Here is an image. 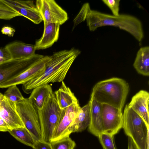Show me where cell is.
<instances>
[{"instance_id":"1","label":"cell","mask_w":149,"mask_h":149,"mask_svg":"<svg viewBox=\"0 0 149 149\" xmlns=\"http://www.w3.org/2000/svg\"><path fill=\"white\" fill-rule=\"evenodd\" d=\"M80 53L79 50L73 48L55 52L51 56V60L47 64L44 72L39 76L23 84V90L28 94L37 86L62 82Z\"/></svg>"},{"instance_id":"2","label":"cell","mask_w":149,"mask_h":149,"mask_svg":"<svg viewBox=\"0 0 149 149\" xmlns=\"http://www.w3.org/2000/svg\"><path fill=\"white\" fill-rule=\"evenodd\" d=\"M86 20L91 31H94L100 27L111 26L126 31L139 42L144 37L142 22L138 18L131 15L120 14L115 16L91 9Z\"/></svg>"},{"instance_id":"3","label":"cell","mask_w":149,"mask_h":149,"mask_svg":"<svg viewBox=\"0 0 149 149\" xmlns=\"http://www.w3.org/2000/svg\"><path fill=\"white\" fill-rule=\"evenodd\" d=\"M128 84L124 79L113 77L100 81L93 87L91 98L122 110L128 93Z\"/></svg>"},{"instance_id":"4","label":"cell","mask_w":149,"mask_h":149,"mask_svg":"<svg viewBox=\"0 0 149 149\" xmlns=\"http://www.w3.org/2000/svg\"><path fill=\"white\" fill-rule=\"evenodd\" d=\"M123 121L125 133L138 149H149V125L128 104L124 109Z\"/></svg>"},{"instance_id":"5","label":"cell","mask_w":149,"mask_h":149,"mask_svg":"<svg viewBox=\"0 0 149 149\" xmlns=\"http://www.w3.org/2000/svg\"><path fill=\"white\" fill-rule=\"evenodd\" d=\"M38 111L42 134V140L50 143L62 112V109L59 107L53 93Z\"/></svg>"},{"instance_id":"6","label":"cell","mask_w":149,"mask_h":149,"mask_svg":"<svg viewBox=\"0 0 149 149\" xmlns=\"http://www.w3.org/2000/svg\"><path fill=\"white\" fill-rule=\"evenodd\" d=\"M18 113L25 127L36 141L42 140V134L38 110L28 98L16 102Z\"/></svg>"},{"instance_id":"7","label":"cell","mask_w":149,"mask_h":149,"mask_svg":"<svg viewBox=\"0 0 149 149\" xmlns=\"http://www.w3.org/2000/svg\"><path fill=\"white\" fill-rule=\"evenodd\" d=\"M44 56L35 54L31 56L11 59L0 64V84L22 72Z\"/></svg>"},{"instance_id":"8","label":"cell","mask_w":149,"mask_h":149,"mask_svg":"<svg viewBox=\"0 0 149 149\" xmlns=\"http://www.w3.org/2000/svg\"><path fill=\"white\" fill-rule=\"evenodd\" d=\"M36 5L44 26L51 23L61 25L68 18L66 12L54 0H37Z\"/></svg>"},{"instance_id":"9","label":"cell","mask_w":149,"mask_h":149,"mask_svg":"<svg viewBox=\"0 0 149 149\" xmlns=\"http://www.w3.org/2000/svg\"><path fill=\"white\" fill-rule=\"evenodd\" d=\"M51 56H44L27 69L17 76L0 84V88H6L14 85L24 84L39 76L44 72Z\"/></svg>"},{"instance_id":"10","label":"cell","mask_w":149,"mask_h":149,"mask_svg":"<svg viewBox=\"0 0 149 149\" xmlns=\"http://www.w3.org/2000/svg\"><path fill=\"white\" fill-rule=\"evenodd\" d=\"M81 108L78 102L62 109L58 122L50 142L70 136L72 133L71 125Z\"/></svg>"},{"instance_id":"11","label":"cell","mask_w":149,"mask_h":149,"mask_svg":"<svg viewBox=\"0 0 149 149\" xmlns=\"http://www.w3.org/2000/svg\"><path fill=\"white\" fill-rule=\"evenodd\" d=\"M101 104L102 132L114 136L122 128V110L107 104Z\"/></svg>"},{"instance_id":"12","label":"cell","mask_w":149,"mask_h":149,"mask_svg":"<svg viewBox=\"0 0 149 149\" xmlns=\"http://www.w3.org/2000/svg\"><path fill=\"white\" fill-rule=\"evenodd\" d=\"M0 117L8 125L10 130L24 127L17 110L16 102L12 101L0 93Z\"/></svg>"},{"instance_id":"13","label":"cell","mask_w":149,"mask_h":149,"mask_svg":"<svg viewBox=\"0 0 149 149\" xmlns=\"http://www.w3.org/2000/svg\"><path fill=\"white\" fill-rule=\"evenodd\" d=\"M21 16L29 19L34 23L38 24L42 20L33 1L3 0Z\"/></svg>"},{"instance_id":"14","label":"cell","mask_w":149,"mask_h":149,"mask_svg":"<svg viewBox=\"0 0 149 149\" xmlns=\"http://www.w3.org/2000/svg\"><path fill=\"white\" fill-rule=\"evenodd\" d=\"M149 93L145 90L139 91L132 98L129 106L140 116L149 125Z\"/></svg>"},{"instance_id":"15","label":"cell","mask_w":149,"mask_h":149,"mask_svg":"<svg viewBox=\"0 0 149 149\" xmlns=\"http://www.w3.org/2000/svg\"><path fill=\"white\" fill-rule=\"evenodd\" d=\"M89 105L90 121L88 130L94 135L98 137L103 132L101 104L91 98Z\"/></svg>"},{"instance_id":"16","label":"cell","mask_w":149,"mask_h":149,"mask_svg":"<svg viewBox=\"0 0 149 149\" xmlns=\"http://www.w3.org/2000/svg\"><path fill=\"white\" fill-rule=\"evenodd\" d=\"M60 26L55 23L44 26V31L42 37L36 41L34 45L36 50L48 48L58 40Z\"/></svg>"},{"instance_id":"17","label":"cell","mask_w":149,"mask_h":149,"mask_svg":"<svg viewBox=\"0 0 149 149\" xmlns=\"http://www.w3.org/2000/svg\"><path fill=\"white\" fill-rule=\"evenodd\" d=\"M12 59L29 57L35 54L34 45L15 42L6 45L4 47Z\"/></svg>"},{"instance_id":"18","label":"cell","mask_w":149,"mask_h":149,"mask_svg":"<svg viewBox=\"0 0 149 149\" xmlns=\"http://www.w3.org/2000/svg\"><path fill=\"white\" fill-rule=\"evenodd\" d=\"M53 93L51 86L49 84L36 87L32 91L28 98L37 110L41 109L50 95Z\"/></svg>"},{"instance_id":"19","label":"cell","mask_w":149,"mask_h":149,"mask_svg":"<svg viewBox=\"0 0 149 149\" xmlns=\"http://www.w3.org/2000/svg\"><path fill=\"white\" fill-rule=\"evenodd\" d=\"M54 93L58 104L61 109H64L73 104L78 102L74 93L63 81L62 82L59 88Z\"/></svg>"},{"instance_id":"20","label":"cell","mask_w":149,"mask_h":149,"mask_svg":"<svg viewBox=\"0 0 149 149\" xmlns=\"http://www.w3.org/2000/svg\"><path fill=\"white\" fill-rule=\"evenodd\" d=\"M134 68L139 74L149 75V47H141L138 50L133 64Z\"/></svg>"},{"instance_id":"21","label":"cell","mask_w":149,"mask_h":149,"mask_svg":"<svg viewBox=\"0 0 149 149\" xmlns=\"http://www.w3.org/2000/svg\"><path fill=\"white\" fill-rule=\"evenodd\" d=\"M90 121L89 103L81 107L71 126L72 133L79 132L88 127Z\"/></svg>"},{"instance_id":"22","label":"cell","mask_w":149,"mask_h":149,"mask_svg":"<svg viewBox=\"0 0 149 149\" xmlns=\"http://www.w3.org/2000/svg\"><path fill=\"white\" fill-rule=\"evenodd\" d=\"M9 132L13 136L20 142L33 148L36 141L25 127L11 129Z\"/></svg>"},{"instance_id":"23","label":"cell","mask_w":149,"mask_h":149,"mask_svg":"<svg viewBox=\"0 0 149 149\" xmlns=\"http://www.w3.org/2000/svg\"><path fill=\"white\" fill-rule=\"evenodd\" d=\"M18 16H21L3 0H0V19L10 20Z\"/></svg>"},{"instance_id":"24","label":"cell","mask_w":149,"mask_h":149,"mask_svg":"<svg viewBox=\"0 0 149 149\" xmlns=\"http://www.w3.org/2000/svg\"><path fill=\"white\" fill-rule=\"evenodd\" d=\"M50 143L52 149H74L76 146L75 141L70 136Z\"/></svg>"},{"instance_id":"25","label":"cell","mask_w":149,"mask_h":149,"mask_svg":"<svg viewBox=\"0 0 149 149\" xmlns=\"http://www.w3.org/2000/svg\"><path fill=\"white\" fill-rule=\"evenodd\" d=\"M5 92L4 95L11 101L18 102L22 101L25 98L16 85L12 86L8 88Z\"/></svg>"},{"instance_id":"26","label":"cell","mask_w":149,"mask_h":149,"mask_svg":"<svg viewBox=\"0 0 149 149\" xmlns=\"http://www.w3.org/2000/svg\"><path fill=\"white\" fill-rule=\"evenodd\" d=\"M114 136L102 132L98 137L103 149H117L114 140Z\"/></svg>"},{"instance_id":"27","label":"cell","mask_w":149,"mask_h":149,"mask_svg":"<svg viewBox=\"0 0 149 149\" xmlns=\"http://www.w3.org/2000/svg\"><path fill=\"white\" fill-rule=\"evenodd\" d=\"M90 9L89 3H86L83 5L79 13L74 20V28L86 20L87 14Z\"/></svg>"},{"instance_id":"28","label":"cell","mask_w":149,"mask_h":149,"mask_svg":"<svg viewBox=\"0 0 149 149\" xmlns=\"http://www.w3.org/2000/svg\"><path fill=\"white\" fill-rule=\"evenodd\" d=\"M102 1L110 9L112 15L118 16L120 14V0H102Z\"/></svg>"},{"instance_id":"29","label":"cell","mask_w":149,"mask_h":149,"mask_svg":"<svg viewBox=\"0 0 149 149\" xmlns=\"http://www.w3.org/2000/svg\"><path fill=\"white\" fill-rule=\"evenodd\" d=\"M33 149H52L50 143L43 140L36 141Z\"/></svg>"},{"instance_id":"30","label":"cell","mask_w":149,"mask_h":149,"mask_svg":"<svg viewBox=\"0 0 149 149\" xmlns=\"http://www.w3.org/2000/svg\"><path fill=\"white\" fill-rule=\"evenodd\" d=\"M15 31V29L9 26H4L2 28L1 30L2 34L10 37H13Z\"/></svg>"},{"instance_id":"31","label":"cell","mask_w":149,"mask_h":149,"mask_svg":"<svg viewBox=\"0 0 149 149\" xmlns=\"http://www.w3.org/2000/svg\"><path fill=\"white\" fill-rule=\"evenodd\" d=\"M10 130V129L7 124L4 120L0 117V132H9Z\"/></svg>"},{"instance_id":"32","label":"cell","mask_w":149,"mask_h":149,"mask_svg":"<svg viewBox=\"0 0 149 149\" xmlns=\"http://www.w3.org/2000/svg\"><path fill=\"white\" fill-rule=\"evenodd\" d=\"M0 57H3L9 60L12 59L7 50L4 47L0 48Z\"/></svg>"},{"instance_id":"33","label":"cell","mask_w":149,"mask_h":149,"mask_svg":"<svg viewBox=\"0 0 149 149\" xmlns=\"http://www.w3.org/2000/svg\"><path fill=\"white\" fill-rule=\"evenodd\" d=\"M128 149H138L132 139L128 138Z\"/></svg>"}]
</instances>
